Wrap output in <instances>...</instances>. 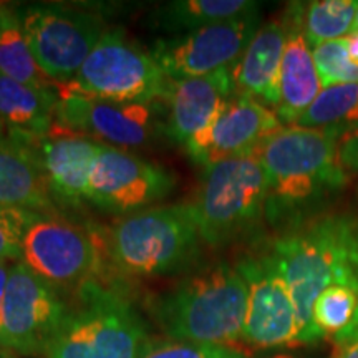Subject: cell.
Wrapping results in <instances>:
<instances>
[{
    "label": "cell",
    "instance_id": "obj_1",
    "mask_svg": "<svg viewBox=\"0 0 358 358\" xmlns=\"http://www.w3.org/2000/svg\"><path fill=\"white\" fill-rule=\"evenodd\" d=\"M292 297L299 345L319 342L312 325L317 297L330 285L358 292V219L329 214L280 237L271 252Z\"/></svg>",
    "mask_w": 358,
    "mask_h": 358
},
{
    "label": "cell",
    "instance_id": "obj_2",
    "mask_svg": "<svg viewBox=\"0 0 358 358\" xmlns=\"http://www.w3.org/2000/svg\"><path fill=\"white\" fill-rule=\"evenodd\" d=\"M248 285L236 266L219 262L151 301L156 324L169 338L237 347L243 342Z\"/></svg>",
    "mask_w": 358,
    "mask_h": 358
},
{
    "label": "cell",
    "instance_id": "obj_3",
    "mask_svg": "<svg viewBox=\"0 0 358 358\" xmlns=\"http://www.w3.org/2000/svg\"><path fill=\"white\" fill-rule=\"evenodd\" d=\"M153 340L131 302L92 279L77 289L47 358H143Z\"/></svg>",
    "mask_w": 358,
    "mask_h": 358
},
{
    "label": "cell",
    "instance_id": "obj_4",
    "mask_svg": "<svg viewBox=\"0 0 358 358\" xmlns=\"http://www.w3.org/2000/svg\"><path fill=\"white\" fill-rule=\"evenodd\" d=\"M342 129L282 127L256 150L268 182V199L290 206L313 201L345 185L340 161Z\"/></svg>",
    "mask_w": 358,
    "mask_h": 358
},
{
    "label": "cell",
    "instance_id": "obj_5",
    "mask_svg": "<svg viewBox=\"0 0 358 358\" xmlns=\"http://www.w3.org/2000/svg\"><path fill=\"white\" fill-rule=\"evenodd\" d=\"M192 203L151 208L115 222L103 250L128 275L159 277L189 266L199 249Z\"/></svg>",
    "mask_w": 358,
    "mask_h": 358
},
{
    "label": "cell",
    "instance_id": "obj_6",
    "mask_svg": "<svg viewBox=\"0 0 358 358\" xmlns=\"http://www.w3.org/2000/svg\"><path fill=\"white\" fill-rule=\"evenodd\" d=\"M267 201V176L256 155L206 166L192 203L201 241L221 245L244 234L259 221Z\"/></svg>",
    "mask_w": 358,
    "mask_h": 358
},
{
    "label": "cell",
    "instance_id": "obj_7",
    "mask_svg": "<svg viewBox=\"0 0 358 358\" xmlns=\"http://www.w3.org/2000/svg\"><path fill=\"white\" fill-rule=\"evenodd\" d=\"M66 85L101 100L156 103L166 98L169 78L150 53L128 40L122 29H110L85 60L77 77Z\"/></svg>",
    "mask_w": 358,
    "mask_h": 358
},
{
    "label": "cell",
    "instance_id": "obj_8",
    "mask_svg": "<svg viewBox=\"0 0 358 358\" xmlns=\"http://www.w3.org/2000/svg\"><path fill=\"white\" fill-rule=\"evenodd\" d=\"M19 20L38 66L58 85L77 77L106 32L105 22L96 13L55 3L19 7Z\"/></svg>",
    "mask_w": 358,
    "mask_h": 358
},
{
    "label": "cell",
    "instance_id": "obj_9",
    "mask_svg": "<svg viewBox=\"0 0 358 358\" xmlns=\"http://www.w3.org/2000/svg\"><path fill=\"white\" fill-rule=\"evenodd\" d=\"M66 312L69 303L57 287L35 274L25 262H15L8 268L0 345L22 355L45 353Z\"/></svg>",
    "mask_w": 358,
    "mask_h": 358
},
{
    "label": "cell",
    "instance_id": "obj_10",
    "mask_svg": "<svg viewBox=\"0 0 358 358\" xmlns=\"http://www.w3.org/2000/svg\"><path fill=\"white\" fill-rule=\"evenodd\" d=\"M22 262L53 287H80L101 267V249L87 231L50 214H38L22 243Z\"/></svg>",
    "mask_w": 358,
    "mask_h": 358
},
{
    "label": "cell",
    "instance_id": "obj_11",
    "mask_svg": "<svg viewBox=\"0 0 358 358\" xmlns=\"http://www.w3.org/2000/svg\"><path fill=\"white\" fill-rule=\"evenodd\" d=\"M259 29L257 15L156 40L150 55L169 80L216 73L237 64Z\"/></svg>",
    "mask_w": 358,
    "mask_h": 358
},
{
    "label": "cell",
    "instance_id": "obj_12",
    "mask_svg": "<svg viewBox=\"0 0 358 358\" xmlns=\"http://www.w3.org/2000/svg\"><path fill=\"white\" fill-rule=\"evenodd\" d=\"M55 124L65 131L128 150L146 145L155 136V103H122L101 100L77 92L69 85L58 87Z\"/></svg>",
    "mask_w": 358,
    "mask_h": 358
},
{
    "label": "cell",
    "instance_id": "obj_13",
    "mask_svg": "<svg viewBox=\"0 0 358 358\" xmlns=\"http://www.w3.org/2000/svg\"><path fill=\"white\" fill-rule=\"evenodd\" d=\"M174 186L176 178L159 164L101 145L90 174L87 201L105 213H133L164 199Z\"/></svg>",
    "mask_w": 358,
    "mask_h": 358
},
{
    "label": "cell",
    "instance_id": "obj_14",
    "mask_svg": "<svg viewBox=\"0 0 358 358\" xmlns=\"http://www.w3.org/2000/svg\"><path fill=\"white\" fill-rule=\"evenodd\" d=\"M236 268L248 285L243 342L254 348L299 345L294 301L271 254L241 259Z\"/></svg>",
    "mask_w": 358,
    "mask_h": 358
},
{
    "label": "cell",
    "instance_id": "obj_15",
    "mask_svg": "<svg viewBox=\"0 0 358 358\" xmlns=\"http://www.w3.org/2000/svg\"><path fill=\"white\" fill-rule=\"evenodd\" d=\"M282 128L275 111L256 98L234 92L213 123L185 146L192 161L211 166L219 161L254 155L259 145Z\"/></svg>",
    "mask_w": 358,
    "mask_h": 358
},
{
    "label": "cell",
    "instance_id": "obj_16",
    "mask_svg": "<svg viewBox=\"0 0 358 358\" xmlns=\"http://www.w3.org/2000/svg\"><path fill=\"white\" fill-rule=\"evenodd\" d=\"M35 155L53 203L78 208L88 196V182L101 143L65 131L53 123L50 133L35 136Z\"/></svg>",
    "mask_w": 358,
    "mask_h": 358
},
{
    "label": "cell",
    "instance_id": "obj_17",
    "mask_svg": "<svg viewBox=\"0 0 358 358\" xmlns=\"http://www.w3.org/2000/svg\"><path fill=\"white\" fill-rule=\"evenodd\" d=\"M232 69L204 77L169 80L166 136L176 145L186 146L196 134L213 123L222 105L234 95Z\"/></svg>",
    "mask_w": 358,
    "mask_h": 358
},
{
    "label": "cell",
    "instance_id": "obj_18",
    "mask_svg": "<svg viewBox=\"0 0 358 358\" xmlns=\"http://www.w3.org/2000/svg\"><path fill=\"white\" fill-rule=\"evenodd\" d=\"M35 136L7 129L6 141L0 145V204L52 214L57 204L35 155Z\"/></svg>",
    "mask_w": 358,
    "mask_h": 358
},
{
    "label": "cell",
    "instance_id": "obj_19",
    "mask_svg": "<svg viewBox=\"0 0 358 358\" xmlns=\"http://www.w3.org/2000/svg\"><path fill=\"white\" fill-rule=\"evenodd\" d=\"M287 42L280 69V100L274 110L280 123L295 124L324 90L313 62L312 48L303 35V7L294 3L287 15Z\"/></svg>",
    "mask_w": 358,
    "mask_h": 358
},
{
    "label": "cell",
    "instance_id": "obj_20",
    "mask_svg": "<svg viewBox=\"0 0 358 358\" xmlns=\"http://www.w3.org/2000/svg\"><path fill=\"white\" fill-rule=\"evenodd\" d=\"M285 42V19L271 20L259 27L243 57L231 70L237 93L256 98L272 110L277 108L280 100V69Z\"/></svg>",
    "mask_w": 358,
    "mask_h": 358
},
{
    "label": "cell",
    "instance_id": "obj_21",
    "mask_svg": "<svg viewBox=\"0 0 358 358\" xmlns=\"http://www.w3.org/2000/svg\"><path fill=\"white\" fill-rule=\"evenodd\" d=\"M58 101V88H34L0 73V120L10 131L48 134L55 123Z\"/></svg>",
    "mask_w": 358,
    "mask_h": 358
},
{
    "label": "cell",
    "instance_id": "obj_22",
    "mask_svg": "<svg viewBox=\"0 0 358 358\" xmlns=\"http://www.w3.org/2000/svg\"><path fill=\"white\" fill-rule=\"evenodd\" d=\"M259 3L249 0H174L153 13L155 27L173 34H186L203 27L257 15Z\"/></svg>",
    "mask_w": 358,
    "mask_h": 358
},
{
    "label": "cell",
    "instance_id": "obj_23",
    "mask_svg": "<svg viewBox=\"0 0 358 358\" xmlns=\"http://www.w3.org/2000/svg\"><path fill=\"white\" fill-rule=\"evenodd\" d=\"M0 73L34 88H57L30 52L19 20V7L0 27Z\"/></svg>",
    "mask_w": 358,
    "mask_h": 358
},
{
    "label": "cell",
    "instance_id": "obj_24",
    "mask_svg": "<svg viewBox=\"0 0 358 358\" xmlns=\"http://www.w3.org/2000/svg\"><path fill=\"white\" fill-rule=\"evenodd\" d=\"M295 124L342 131L347 127H355L358 124V83L324 88Z\"/></svg>",
    "mask_w": 358,
    "mask_h": 358
},
{
    "label": "cell",
    "instance_id": "obj_25",
    "mask_svg": "<svg viewBox=\"0 0 358 358\" xmlns=\"http://www.w3.org/2000/svg\"><path fill=\"white\" fill-rule=\"evenodd\" d=\"M358 0H317L303 8L302 29L310 48L353 34Z\"/></svg>",
    "mask_w": 358,
    "mask_h": 358
},
{
    "label": "cell",
    "instance_id": "obj_26",
    "mask_svg": "<svg viewBox=\"0 0 358 358\" xmlns=\"http://www.w3.org/2000/svg\"><path fill=\"white\" fill-rule=\"evenodd\" d=\"M358 307V292L345 285H330L317 297L312 325L320 338L337 335L350 324Z\"/></svg>",
    "mask_w": 358,
    "mask_h": 358
},
{
    "label": "cell",
    "instance_id": "obj_27",
    "mask_svg": "<svg viewBox=\"0 0 358 358\" xmlns=\"http://www.w3.org/2000/svg\"><path fill=\"white\" fill-rule=\"evenodd\" d=\"M312 55L324 88L340 83H358V64L348 53L347 37L317 45L312 48Z\"/></svg>",
    "mask_w": 358,
    "mask_h": 358
},
{
    "label": "cell",
    "instance_id": "obj_28",
    "mask_svg": "<svg viewBox=\"0 0 358 358\" xmlns=\"http://www.w3.org/2000/svg\"><path fill=\"white\" fill-rule=\"evenodd\" d=\"M143 358H249L237 347L217 343L189 342V340H164L151 342Z\"/></svg>",
    "mask_w": 358,
    "mask_h": 358
},
{
    "label": "cell",
    "instance_id": "obj_29",
    "mask_svg": "<svg viewBox=\"0 0 358 358\" xmlns=\"http://www.w3.org/2000/svg\"><path fill=\"white\" fill-rule=\"evenodd\" d=\"M38 213L0 204V261L22 259V243Z\"/></svg>",
    "mask_w": 358,
    "mask_h": 358
},
{
    "label": "cell",
    "instance_id": "obj_30",
    "mask_svg": "<svg viewBox=\"0 0 358 358\" xmlns=\"http://www.w3.org/2000/svg\"><path fill=\"white\" fill-rule=\"evenodd\" d=\"M334 358H358V307L350 324L342 332L334 335Z\"/></svg>",
    "mask_w": 358,
    "mask_h": 358
},
{
    "label": "cell",
    "instance_id": "obj_31",
    "mask_svg": "<svg viewBox=\"0 0 358 358\" xmlns=\"http://www.w3.org/2000/svg\"><path fill=\"white\" fill-rule=\"evenodd\" d=\"M340 161L343 166L358 171V133L355 136L348 138L340 148Z\"/></svg>",
    "mask_w": 358,
    "mask_h": 358
},
{
    "label": "cell",
    "instance_id": "obj_32",
    "mask_svg": "<svg viewBox=\"0 0 358 358\" xmlns=\"http://www.w3.org/2000/svg\"><path fill=\"white\" fill-rule=\"evenodd\" d=\"M7 261H0V327H2V310H3V299H6V287L8 279Z\"/></svg>",
    "mask_w": 358,
    "mask_h": 358
},
{
    "label": "cell",
    "instance_id": "obj_33",
    "mask_svg": "<svg viewBox=\"0 0 358 358\" xmlns=\"http://www.w3.org/2000/svg\"><path fill=\"white\" fill-rule=\"evenodd\" d=\"M348 53H350L352 60L358 64V32L348 35Z\"/></svg>",
    "mask_w": 358,
    "mask_h": 358
},
{
    "label": "cell",
    "instance_id": "obj_34",
    "mask_svg": "<svg viewBox=\"0 0 358 358\" xmlns=\"http://www.w3.org/2000/svg\"><path fill=\"white\" fill-rule=\"evenodd\" d=\"M17 10V7H13L8 2H0V27H2L8 20V17Z\"/></svg>",
    "mask_w": 358,
    "mask_h": 358
},
{
    "label": "cell",
    "instance_id": "obj_35",
    "mask_svg": "<svg viewBox=\"0 0 358 358\" xmlns=\"http://www.w3.org/2000/svg\"><path fill=\"white\" fill-rule=\"evenodd\" d=\"M6 138H7V128H6V124H3L2 120H0V145L6 141Z\"/></svg>",
    "mask_w": 358,
    "mask_h": 358
},
{
    "label": "cell",
    "instance_id": "obj_36",
    "mask_svg": "<svg viewBox=\"0 0 358 358\" xmlns=\"http://www.w3.org/2000/svg\"><path fill=\"white\" fill-rule=\"evenodd\" d=\"M268 358H295L294 355H289V353H277V355H272Z\"/></svg>",
    "mask_w": 358,
    "mask_h": 358
},
{
    "label": "cell",
    "instance_id": "obj_37",
    "mask_svg": "<svg viewBox=\"0 0 358 358\" xmlns=\"http://www.w3.org/2000/svg\"><path fill=\"white\" fill-rule=\"evenodd\" d=\"M353 32H358V10H357V15H355V24H353Z\"/></svg>",
    "mask_w": 358,
    "mask_h": 358
},
{
    "label": "cell",
    "instance_id": "obj_38",
    "mask_svg": "<svg viewBox=\"0 0 358 358\" xmlns=\"http://www.w3.org/2000/svg\"><path fill=\"white\" fill-rule=\"evenodd\" d=\"M0 358H13V357H10V355H2Z\"/></svg>",
    "mask_w": 358,
    "mask_h": 358
}]
</instances>
